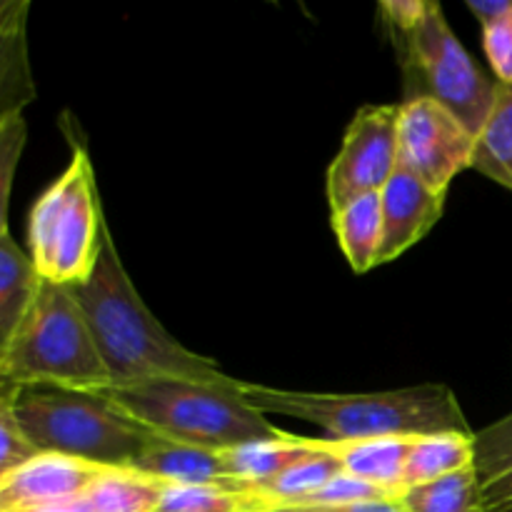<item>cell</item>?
I'll list each match as a JSON object with an SVG mask.
<instances>
[{"instance_id":"obj_19","label":"cell","mask_w":512,"mask_h":512,"mask_svg":"<svg viewBox=\"0 0 512 512\" xmlns=\"http://www.w3.org/2000/svg\"><path fill=\"white\" fill-rule=\"evenodd\" d=\"M470 168L512 190V85H495V103L475 138Z\"/></svg>"},{"instance_id":"obj_29","label":"cell","mask_w":512,"mask_h":512,"mask_svg":"<svg viewBox=\"0 0 512 512\" xmlns=\"http://www.w3.org/2000/svg\"><path fill=\"white\" fill-rule=\"evenodd\" d=\"M428 3L430 0H383L380 15H383V23L388 25L390 35L413 30L428 13Z\"/></svg>"},{"instance_id":"obj_32","label":"cell","mask_w":512,"mask_h":512,"mask_svg":"<svg viewBox=\"0 0 512 512\" xmlns=\"http://www.w3.org/2000/svg\"><path fill=\"white\" fill-rule=\"evenodd\" d=\"M33 512H90L88 505H85V498L73 500V503H63V505H53V508H43V510H33Z\"/></svg>"},{"instance_id":"obj_12","label":"cell","mask_w":512,"mask_h":512,"mask_svg":"<svg viewBox=\"0 0 512 512\" xmlns=\"http://www.w3.org/2000/svg\"><path fill=\"white\" fill-rule=\"evenodd\" d=\"M133 470L165 485H223V488L250 490L230 475L223 450L175 443L160 435H153V440L145 445Z\"/></svg>"},{"instance_id":"obj_33","label":"cell","mask_w":512,"mask_h":512,"mask_svg":"<svg viewBox=\"0 0 512 512\" xmlns=\"http://www.w3.org/2000/svg\"><path fill=\"white\" fill-rule=\"evenodd\" d=\"M15 3H18V0H0V23H3V20L8 18L10 10L15 8Z\"/></svg>"},{"instance_id":"obj_34","label":"cell","mask_w":512,"mask_h":512,"mask_svg":"<svg viewBox=\"0 0 512 512\" xmlns=\"http://www.w3.org/2000/svg\"><path fill=\"white\" fill-rule=\"evenodd\" d=\"M273 512H330V510H318V508H275Z\"/></svg>"},{"instance_id":"obj_28","label":"cell","mask_w":512,"mask_h":512,"mask_svg":"<svg viewBox=\"0 0 512 512\" xmlns=\"http://www.w3.org/2000/svg\"><path fill=\"white\" fill-rule=\"evenodd\" d=\"M483 48L498 83L512 85V5L498 20L483 25Z\"/></svg>"},{"instance_id":"obj_3","label":"cell","mask_w":512,"mask_h":512,"mask_svg":"<svg viewBox=\"0 0 512 512\" xmlns=\"http://www.w3.org/2000/svg\"><path fill=\"white\" fill-rule=\"evenodd\" d=\"M238 383L213 385L163 378L120 388L110 385L100 395L150 433L175 443L228 450L285 438V430L275 428L240 398Z\"/></svg>"},{"instance_id":"obj_2","label":"cell","mask_w":512,"mask_h":512,"mask_svg":"<svg viewBox=\"0 0 512 512\" xmlns=\"http://www.w3.org/2000/svg\"><path fill=\"white\" fill-rule=\"evenodd\" d=\"M238 390L258 413L305 420L330 440L473 433L453 390L438 383L383 393H305L240 380Z\"/></svg>"},{"instance_id":"obj_6","label":"cell","mask_w":512,"mask_h":512,"mask_svg":"<svg viewBox=\"0 0 512 512\" xmlns=\"http://www.w3.org/2000/svg\"><path fill=\"white\" fill-rule=\"evenodd\" d=\"M105 215L93 163L83 143H73L68 168L38 195L28 218V255L40 280L85 283L98 263Z\"/></svg>"},{"instance_id":"obj_21","label":"cell","mask_w":512,"mask_h":512,"mask_svg":"<svg viewBox=\"0 0 512 512\" xmlns=\"http://www.w3.org/2000/svg\"><path fill=\"white\" fill-rule=\"evenodd\" d=\"M338 473H343V465H340V460L335 458L333 453L325 450L323 438H320L318 453L298 460V463L290 465L288 470L275 475V478L268 480V483L255 485L253 490L258 495H263L273 510L293 508V505L303 503L305 498L318 493V490L323 488L328 480H333Z\"/></svg>"},{"instance_id":"obj_31","label":"cell","mask_w":512,"mask_h":512,"mask_svg":"<svg viewBox=\"0 0 512 512\" xmlns=\"http://www.w3.org/2000/svg\"><path fill=\"white\" fill-rule=\"evenodd\" d=\"M330 512H408L400 500H373V503H358L348 505V508H338Z\"/></svg>"},{"instance_id":"obj_24","label":"cell","mask_w":512,"mask_h":512,"mask_svg":"<svg viewBox=\"0 0 512 512\" xmlns=\"http://www.w3.org/2000/svg\"><path fill=\"white\" fill-rule=\"evenodd\" d=\"M400 503L408 512H483L473 465L433 483L405 488Z\"/></svg>"},{"instance_id":"obj_8","label":"cell","mask_w":512,"mask_h":512,"mask_svg":"<svg viewBox=\"0 0 512 512\" xmlns=\"http://www.w3.org/2000/svg\"><path fill=\"white\" fill-rule=\"evenodd\" d=\"M398 105H365L350 120L343 145L328 168L330 210L360 195L380 193L398 170Z\"/></svg>"},{"instance_id":"obj_26","label":"cell","mask_w":512,"mask_h":512,"mask_svg":"<svg viewBox=\"0 0 512 512\" xmlns=\"http://www.w3.org/2000/svg\"><path fill=\"white\" fill-rule=\"evenodd\" d=\"M25 143H28V123H25L23 113L13 115V118L0 125V238L10 233L8 205Z\"/></svg>"},{"instance_id":"obj_18","label":"cell","mask_w":512,"mask_h":512,"mask_svg":"<svg viewBox=\"0 0 512 512\" xmlns=\"http://www.w3.org/2000/svg\"><path fill=\"white\" fill-rule=\"evenodd\" d=\"M320 438H298V435H285L280 440H265V443H248L240 448L223 450L225 465L230 475L238 480L243 488L253 490L255 485L268 483L275 475L288 470L298 460L318 453Z\"/></svg>"},{"instance_id":"obj_15","label":"cell","mask_w":512,"mask_h":512,"mask_svg":"<svg viewBox=\"0 0 512 512\" xmlns=\"http://www.w3.org/2000/svg\"><path fill=\"white\" fill-rule=\"evenodd\" d=\"M483 512H512V415L473 435Z\"/></svg>"},{"instance_id":"obj_11","label":"cell","mask_w":512,"mask_h":512,"mask_svg":"<svg viewBox=\"0 0 512 512\" xmlns=\"http://www.w3.org/2000/svg\"><path fill=\"white\" fill-rule=\"evenodd\" d=\"M383 203V245L378 265L393 263L418 245L443 218L445 193L425 185L418 175L398 165L393 178L380 190Z\"/></svg>"},{"instance_id":"obj_10","label":"cell","mask_w":512,"mask_h":512,"mask_svg":"<svg viewBox=\"0 0 512 512\" xmlns=\"http://www.w3.org/2000/svg\"><path fill=\"white\" fill-rule=\"evenodd\" d=\"M108 470L58 453H35L0 480V512H33L83 498Z\"/></svg>"},{"instance_id":"obj_4","label":"cell","mask_w":512,"mask_h":512,"mask_svg":"<svg viewBox=\"0 0 512 512\" xmlns=\"http://www.w3.org/2000/svg\"><path fill=\"white\" fill-rule=\"evenodd\" d=\"M10 388H65L100 393L110 375L83 308L68 285L40 280L38 293L0 365Z\"/></svg>"},{"instance_id":"obj_16","label":"cell","mask_w":512,"mask_h":512,"mask_svg":"<svg viewBox=\"0 0 512 512\" xmlns=\"http://www.w3.org/2000/svg\"><path fill=\"white\" fill-rule=\"evenodd\" d=\"M38 285L40 278L30 255L15 243L10 233L0 238V365L18 335L20 323L28 315Z\"/></svg>"},{"instance_id":"obj_9","label":"cell","mask_w":512,"mask_h":512,"mask_svg":"<svg viewBox=\"0 0 512 512\" xmlns=\"http://www.w3.org/2000/svg\"><path fill=\"white\" fill-rule=\"evenodd\" d=\"M475 135L440 103L413 98L400 103L398 158L438 193H448L455 175L473 163Z\"/></svg>"},{"instance_id":"obj_22","label":"cell","mask_w":512,"mask_h":512,"mask_svg":"<svg viewBox=\"0 0 512 512\" xmlns=\"http://www.w3.org/2000/svg\"><path fill=\"white\" fill-rule=\"evenodd\" d=\"M163 488L138 470H108L83 498L90 512H158Z\"/></svg>"},{"instance_id":"obj_30","label":"cell","mask_w":512,"mask_h":512,"mask_svg":"<svg viewBox=\"0 0 512 512\" xmlns=\"http://www.w3.org/2000/svg\"><path fill=\"white\" fill-rule=\"evenodd\" d=\"M512 5V0H468V8L483 25L493 23Z\"/></svg>"},{"instance_id":"obj_36","label":"cell","mask_w":512,"mask_h":512,"mask_svg":"<svg viewBox=\"0 0 512 512\" xmlns=\"http://www.w3.org/2000/svg\"><path fill=\"white\" fill-rule=\"evenodd\" d=\"M0 385H3V383H0Z\"/></svg>"},{"instance_id":"obj_5","label":"cell","mask_w":512,"mask_h":512,"mask_svg":"<svg viewBox=\"0 0 512 512\" xmlns=\"http://www.w3.org/2000/svg\"><path fill=\"white\" fill-rule=\"evenodd\" d=\"M13 410L38 453H58L113 470H133L155 433L135 423L100 393L65 388H15Z\"/></svg>"},{"instance_id":"obj_20","label":"cell","mask_w":512,"mask_h":512,"mask_svg":"<svg viewBox=\"0 0 512 512\" xmlns=\"http://www.w3.org/2000/svg\"><path fill=\"white\" fill-rule=\"evenodd\" d=\"M475 433H438L418 435L410 443L408 465H405V488L433 483L450 473H458L473 465Z\"/></svg>"},{"instance_id":"obj_35","label":"cell","mask_w":512,"mask_h":512,"mask_svg":"<svg viewBox=\"0 0 512 512\" xmlns=\"http://www.w3.org/2000/svg\"><path fill=\"white\" fill-rule=\"evenodd\" d=\"M270 512H273V510H270Z\"/></svg>"},{"instance_id":"obj_27","label":"cell","mask_w":512,"mask_h":512,"mask_svg":"<svg viewBox=\"0 0 512 512\" xmlns=\"http://www.w3.org/2000/svg\"><path fill=\"white\" fill-rule=\"evenodd\" d=\"M13 390L15 388H10V385H0V480L10 470L18 468L20 463H25V460L38 453L25 440L23 430H20L18 420H15Z\"/></svg>"},{"instance_id":"obj_14","label":"cell","mask_w":512,"mask_h":512,"mask_svg":"<svg viewBox=\"0 0 512 512\" xmlns=\"http://www.w3.org/2000/svg\"><path fill=\"white\" fill-rule=\"evenodd\" d=\"M325 450L340 460L345 473L380 485L393 495L405 490V465L413 438H365V440H330L323 438Z\"/></svg>"},{"instance_id":"obj_13","label":"cell","mask_w":512,"mask_h":512,"mask_svg":"<svg viewBox=\"0 0 512 512\" xmlns=\"http://www.w3.org/2000/svg\"><path fill=\"white\" fill-rule=\"evenodd\" d=\"M28 0H18L0 23V125L20 115L38 95L28 48Z\"/></svg>"},{"instance_id":"obj_1","label":"cell","mask_w":512,"mask_h":512,"mask_svg":"<svg viewBox=\"0 0 512 512\" xmlns=\"http://www.w3.org/2000/svg\"><path fill=\"white\" fill-rule=\"evenodd\" d=\"M70 290L83 308L113 388L163 378L213 385L235 383L215 360L180 345L150 313L120 260L108 223L93 273Z\"/></svg>"},{"instance_id":"obj_25","label":"cell","mask_w":512,"mask_h":512,"mask_svg":"<svg viewBox=\"0 0 512 512\" xmlns=\"http://www.w3.org/2000/svg\"><path fill=\"white\" fill-rule=\"evenodd\" d=\"M373 500H400L390 490L380 488V485L368 483L363 478H355L350 473H338L333 480L323 485L318 493L305 498L303 503L293 505V508H318V510H338L348 508V505L358 503H373Z\"/></svg>"},{"instance_id":"obj_17","label":"cell","mask_w":512,"mask_h":512,"mask_svg":"<svg viewBox=\"0 0 512 512\" xmlns=\"http://www.w3.org/2000/svg\"><path fill=\"white\" fill-rule=\"evenodd\" d=\"M333 230L340 250L355 273H368L378 265L383 245V203L380 193L360 195L333 210Z\"/></svg>"},{"instance_id":"obj_23","label":"cell","mask_w":512,"mask_h":512,"mask_svg":"<svg viewBox=\"0 0 512 512\" xmlns=\"http://www.w3.org/2000/svg\"><path fill=\"white\" fill-rule=\"evenodd\" d=\"M268 500L255 490L223 485H165L158 512H270Z\"/></svg>"},{"instance_id":"obj_7","label":"cell","mask_w":512,"mask_h":512,"mask_svg":"<svg viewBox=\"0 0 512 512\" xmlns=\"http://www.w3.org/2000/svg\"><path fill=\"white\" fill-rule=\"evenodd\" d=\"M405 80V100L430 98L448 108L478 138L495 103V85L478 68L443 8L430 0L428 13L408 33L390 35Z\"/></svg>"}]
</instances>
